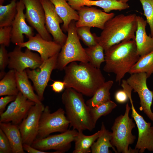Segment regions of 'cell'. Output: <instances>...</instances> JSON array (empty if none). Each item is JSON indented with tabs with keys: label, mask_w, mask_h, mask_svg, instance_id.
I'll list each match as a JSON object with an SVG mask.
<instances>
[{
	"label": "cell",
	"mask_w": 153,
	"mask_h": 153,
	"mask_svg": "<svg viewBox=\"0 0 153 153\" xmlns=\"http://www.w3.org/2000/svg\"><path fill=\"white\" fill-rule=\"evenodd\" d=\"M63 70L65 88H72L87 96L92 97L105 82L100 68L94 67L89 62L78 64L73 62Z\"/></svg>",
	"instance_id": "cell-1"
},
{
	"label": "cell",
	"mask_w": 153,
	"mask_h": 153,
	"mask_svg": "<svg viewBox=\"0 0 153 153\" xmlns=\"http://www.w3.org/2000/svg\"><path fill=\"white\" fill-rule=\"evenodd\" d=\"M105 64L103 70L116 75V81L120 84L140 56L137 52L135 40H127L110 47L105 52Z\"/></svg>",
	"instance_id": "cell-2"
},
{
	"label": "cell",
	"mask_w": 153,
	"mask_h": 153,
	"mask_svg": "<svg viewBox=\"0 0 153 153\" xmlns=\"http://www.w3.org/2000/svg\"><path fill=\"white\" fill-rule=\"evenodd\" d=\"M137 15L135 14L127 15L120 14L114 16L105 24L98 42L106 52L110 47L121 41L134 40L137 29Z\"/></svg>",
	"instance_id": "cell-3"
},
{
	"label": "cell",
	"mask_w": 153,
	"mask_h": 153,
	"mask_svg": "<svg viewBox=\"0 0 153 153\" xmlns=\"http://www.w3.org/2000/svg\"><path fill=\"white\" fill-rule=\"evenodd\" d=\"M65 89L61 98L70 127L77 131H92L95 127L83 95L72 88Z\"/></svg>",
	"instance_id": "cell-4"
},
{
	"label": "cell",
	"mask_w": 153,
	"mask_h": 153,
	"mask_svg": "<svg viewBox=\"0 0 153 153\" xmlns=\"http://www.w3.org/2000/svg\"><path fill=\"white\" fill-rule=\"evenodd\" d=\"M131 107L128 103L126 105L125 112L115 119L111 128V144L115 147L117 153H138L139 150L133 149L129 145L133 143L136 138L132 133L135 127L133 119L129 116Z\"/></svg>",
	"instance_id": "cell-5"
},
{
	"label": "cell",
	"mask_w": 153,
	"mask_h": 153,
	"mask_svg": "<svg viewBox=\"0 0 153 153\" xmlns=\"http://www.w3.org/2000/svg\"><path fill=\"white\" fill-rule=\"evenodd\" d=\"M67 37L59 53L56 69L61 71L70 63L79 61L89 62V58L82 46L76 32V22L72 20L69 26Z\"/></svg>",
	"instance_id": "cell-6"
},
{
	"label": "cell",
	"mask_w": 153,
	"mask_h": 153,
	"mask_svg": "<svg viewBox=\"0 0 153 153\" xmlns=\"http://www.w3.org/2000/svg\"><path fill=\"white\" fill-rule=\"evenodd\" d=\"M122 87L128 96L131 105V116L138 129V138L135 148L138 150L140 153L144 152L146 150L153 152V127L135 109L131 97L132 88L127 83L123 84Z\"/></svg>",
	"instance_id": "cell-7"
},
{
	"label": "cell",
	"mask_w": 153,
	"mask_h": 153,
	"mask_svg": "<svg viewBox=\"0 0 153 153\" xmlns=\"http://www.w3.org/2000/svg\"><path fill=\"white\" fill-rule=\"evenodd\" d=\"M69 125L63 109L60 108L51 113L49 107L46 106L41 115L37 138H44L53 133L64 132Z\"/></svg>",
	"instance_id": "cell-8"
},
{
	"label": "cell",
	"mask_w": 153,
	"mask_h": 153,
	"mask_svg": "<svg viewBox=\"0 0 153 153\" xmlns=\"http://www.w3.org/2000/svg\"><path fill=\"white\" fill-rule=\"evenodd\" d=\"M78 131L74 129H68L61 133L49 135L43 138H37L31 146L39 150L44 151L51 150L57 153H63L68 151L74 141Z\"/></svg>",
	"instance_id": "cell-9"
},
{
	"label": "cell",
	"mask_w": 153,
	"mask_h": 153,
	"mask_svg": "<svg viewBox=\"0 0 153 153\" xmlns=\"http://www.w3.org/2000/svg\"><path fill=\"white\" fill-rule=\"evenodd\" d=\"M126 80L129 85L138 94L140 99V109L143 110L151 120L153 121V112L151 106L153 99V92L148 88L146 80L148 78L145 73H139L131 74Z\"/></svg>",
	"instance_id": "cell-10"
},
{
	"label": "cell",
	"mask_w": 153,
	"mask_h": 153,
	"mask_svg": "<svg viewBox=\"0 0 153 153\" xmlns=\"http://www.w3.org/2000/svg\"><path fill=\"white\" fill-rule=\"evenodd\" d=\"M58 54L42 63L39 69H26L28 77L33 82L37 94L41 101L43 99L44 93L50 79L52 72L56 69Z\"/></svg>",
	"instance_id": "cell-11"
},
{
	"label": "cell",
	"mask_w": 153,
	"mask_h": 153,
	"mask_svg": "<svg viewBox=\"0 0 153 153\" xmlns=\"http://www.w3.org/2000/svg\"><path fill=\"white\" fill-rule=\"evenodd\" d=\"M25 6L26 20L44 39L52 41L45 26L44 9L40 0H20Z\"/></svg>",
	"instance_id": "cell-12"
},
{
	"label": "cell",
	"mask_w": 153,
	"mask_h": 153,
	"mask_svg": "<svg viewBox=\"0 0 153 153\" xmlns=\"http://www.w3.org/2000/svg\"><path fill=\"white\" fill-rule=\"evenodd\" d=\"M44 107L42 103H35L19 124L23 144L31 145L37 138L40 119Z\"/></svg>",
	"instance_id": "cell-13"
},
{
	"label": "cell",
	"mask_w": 153,
	"mask_h": 153,
	"mask_svg": "<svg viewBox=\"0 0 153 153\" xmlns=\"http://www.w3.org/2000/svg\"><path fill=\"white\" fill-rule=\"evenodd\" d=\"M22 48L17 46L13 51L8 53V68L19 72L27 68L35 69L39 68L43 63L40 55L27 48L23 52Z\"/></svg>",
	"instance_id": "cell-14"
},
{
	"label": "cell",
	"mask_w": 153,
	"mask_h": 153,
	"mask_svg": "<svg viewBox=\"0 0 153 153\" xmlns=\"http://www.w3.org/2000/svg\"><path fill=\"white\" fill-rule=\"evenodd\" d=\"M35 103L19 92L15 99L0 114V122H11L12 124L18 125L26 117L30 109Z\"/></svg>",
	"instance_id": "cell-15"
},
{
	"label": "cell",
	"mask_w": 153,
	"mask_h": 153,
	"mask_svg": "<svg viewBox=\"0 0 153 153\" xmlns=\"http://www.w3.org/2000/svg\"><path fill=\"white\" fill-rule=\"evenodd\" d=\"M77 11L79 19L76 22V27L87 26L103 30L106 23L115 16L114 13H107L92 7L84 6Z\"/></svg>",
	"instance_id": "cell-16"
},
{
	"label": "cell",
	"mask_w": 153,
	"mask_h": 153,
	"mask_svg": "<svg viewBox=\"0 0 153 153\" xmlns=\"http://www.w3.org/2000/svg\"><path fill=\"white\" fill-rule=\"evenodd\" d=\"M43 8L45 17V26L54 41L62 47L65 44L67 35L63 33L60 24L63 23L58 15L53 4L49 0H40Z\"/></svg>",
	"instance_id": "cell-17"
},
{
	"label": "cell",
	"mask_w": 153,
	"mask_h": 153,
	"mask_svg": "<svg viewBox=\"0 0 153 153\" xmlns=\"http://www.w3.org/2000/svg\"><path fill=\"white\" fill-rule=\"evenodd\" d=\"M21 47H26L37 52L43 63L50 58L58 54L61 46L54 41L44 39L38 33L28 39L26 42L16 44Z\"/></svg>",
	"instance_id": "cell-18"
},
{
	"label": "cell",
	"mask_w": 153,
	"mask_h": 153,
	"mask_svg": "<svg viewBox=\"0 0 153 153\" xmlns=\"http://www.w3.org/2000/svg\"><path fill=\"white\" fill-rule=\"evenodd\" d=\"M25 8L20 0L17 3V12L11 25V42L16 45L24 42L25 35L28 39L34 35L33 28L28 25L24 10Z\"/></svg>",
	"instance_id": "cell-19"
},
{
	"label": "cell",
	"mask_w": 153,
	"mask_h": 153,
	"mask_svg": "<svg viewBox=\"0 0 153 153\" xmlns=\"http://www.w3.org/2000/svg\"><path fill=\"white\" fill-rule=\"evenodd\" d=\"M68 4L74 10H77L81 7L86 6H96L103 9L107 13L113 10L121 11L128 8L129 6L118 0H66Z\"/></svg>",
	"instance_id": "cell-20"
},
{
	"label": "cell",
	"mask_w": 153,
	"mask_h": 153,
	"mask_svg": "<svg viewBox=\"0 0 153 153\" xmlns=\"http://www.w3.org/2000/svg\"><path fill=\"white\" fill-rule=\"evenodd\" d=\"M137 26L135 41L137 53L141 57L153 51V37L148 36L146 34V20L139 16H137Z\"/></svg>",
	"instance_id": "cell-21"
},
{
	"label": "cell",
	"mask_w": 153,
	"mask_h": 153,
	"mask_svg": "<svg viewBox=\"0 0 153 153\" xmlns=\"http://www.w3.org/2000/svg\"><path fill=\"white\" fill-rule=\"evenodd\" d=\"M49 0L54 5L56 12L63 20L62 30L64 32H67L71 22L78 20L77 11L70 6L66 0Z\"/></svg>",
	"instance_id": "cell-22"
},
{
	"label": "cell",
	"mask_w": 153,
	"mask_h": 153,
	"mask_svg": "<svg viewBox=\"0 0 153 153\" xmlns=\"http://www.w3.org/2000/svg\"><path fill=\"white\" fill-rule=\"evenodd\" d=\"M0 129L8 138L12 153H24L22 136L18 126L9 122H0Z\"/></svg>",
	"instance_id": "cell-23"
},
{
	"label": "cell",
	"mask_w": 153,
	"mask_h": 153,
	"mask_svg": "<svg viewBox=\"0 0 153 153\" xmlns=\"http://www.w3.org/2000/svg\"><path fill=\"white\" fill-rule=\"evenodd\" d=\"M15 75L17 86L19 91L27 99L35 103H42L34 91L26 70L20 72L15 71Z\"/></svg>",
	"instance_id": "cell-24"
},
{
	"label": "cell",
	"mask_w": 153,
	"mask_h": 153,
	"mask_svg": "<svg viewBox=\"0 0 153 153\" xmlns=\"http://www.w3.org/2000/svg\"><path fill=\"white\" fill-rule=\"evenodd\" d=\"M102 132V129L98 131L93 135H86L83 131H78L75 139L74 149L73 153H88L91 152V147L93 143L97 140Z\"/></svg>",
	"instance_id": "cell-25"
},
{
	"label": "cell",
	"mask_w": 153,
	"mask_h": 153,
	"mask_svg": "<svg viewBox=\"0 0 153 153\" xmlns=\"http://www.w3.org/2000/svg\"><path fill=\"white\" fill-rule=\"evenodd\" d=\"M101 129L102 132L91 147L92 153H112L109 149L111 148L116 153L117 152L110 142L112 138L111 132L107 130L103 122L101 124Z\"/></svg>",
	"instance_id": "cell-26"
},
{
	"label": "cell",
	"mask_w": 153,
	"mask_h": 153,
	"mask_svg": "<svg viewBox=\"0 0 153 153\" xmlns=\"http://www.w3.org/2000/svg\"><path fill=\"white\" fill-rule=\"evenodd\" d=\"M113 83L112 80L105 81L97 89L92 97L86 101L87 105L91 108L99 106L110 100L109 91Z\"/></svg>",
	"instance_id": "cell-27"
},
{
	"label": "cell",
	"mask_w": 153,
	"mask_h": 153,
	"mask_svg": "<svg viewBox=\"0 0 153 153\" xmlns=\"http://www.w3.org/2000/svg\"><path fill=\"white\" fill-rule=\"evenodd\" d=\"M19 92L17 86L15 71L10 69L0 81V96H16Z\"/></svg>",
	"instance_id": "cell-28"
},
{
	"label": "cell",
	"mask_w": 153,
	"mask_h": 153,
	"mask_svg": "<svg viewBox=\"0 0 153 153\" xmlns=\"http://www.w3.org/2000/svg\"><path fill=\"white\" fill-rule=\"evenodd\" d=\"M139 73H146L148 78L153 73V51L140 57L129 73L131 74Z\"/></svg>",
	"instance_id": "cell-29"
},
{
	"label": "cell",
	"mask_w": 153,
	"mask_h": 153,
	"mask_svg": "<svg viewBox=\"0 0 153 153\" xmlns=\"http://www.w3.org/2000/svg\"><path fill=\"white\" fill-rule=\"evenodd\" d=\"M18 1L11 0L7 5H0V27L11 26L17 14Z\"/></svg>",
	"instance_id": "cell-30"
},
{
	"label": "cell",
	"mask_w": 153,
	"mask_h": 153,
	"mask_svg": "<svg viewBox=\"0 0 153 153\" xmlns=\"http://www.w3.org/2000/svg\"><path fill=\"white\" fill-rule=\"evenodd\" d=\"M89 59V62L94 67L100 68L101 63L105 62L104 49L98 43L95 45L85 48Z\"/></svg>",
	"instance_id": "cell-31"
},
{
	"label": "cell",
	"mask_w": 153,
	"mask_h": 153,
	"mask_svg": "<svg viewBox=\"0 0 153 153\" xmlns=\"http://www.w3.org/2000/svg\"><path fill=\"white\" fill-rule=\"evenodd\" d=\"M116 106V104L110 100L99 106L90 108V116L94 127L100 117L109 114Z\"/></svg>",
	"instance_id": "cell-32"
},
{
	"label": "cell",
	"mask_w": 153,
	"mask_h": 153,
	"mask_svg": "<svg viewBox=\"0 0 153 153\" xmlns=\"http://www.w3.org/2000/svg\"><path fill=\"white\" fill-rule=\"evenodd\" d=\"M90 29V27L87 26L76 27L78 38L88 47L95 45L98 43V36L95 33H92Z\"/></svg>",
	"instance_id": "cell-33"
},
{
	"label": "cell",
	"mask_w": 153,
	"mask_h": 153,
	"mask_svg": "<svg viewBox=\"0 0 153 153\" xmlns=\"http://www.w3.org/2000/svg\"><path fill=\"white\" fill-rule=\"evenodd\" d=\"M139 0L142 5L147 23L150 26V35L153 37V0Z\"/></svg>",
	"instance_id": "cell-34"
},
{
	"label": "cell",
	"mask_w": 153,
	"mask_h": 153,
	"mask_svg": "<svg viewBox=\"0 0 153 153\" xmlns=\"http://www.w3.org/2000/svg\"><path fill=\"white\" fill-rule=\"evenodd\" d=\"M5 46L3 44L0 46V77L2 79L6 73L5 70L8 66L9 62L8 53L5 48Z\"/></svg>",
	"instance_id": "cell-35"
},
{
	"label": "cell",
	"mask_w": 153,
	"mask_h": 153,
	"mask_svg": "<svg viewBox=\"0 0 153 153\" xmlns=\"http://www.w3.org/2000/svg\"><path fill=\"white\" fill-rule=\"evenodd\" d=\"M12 26L0 27V44L8 46L11 41Z\"/></svg>",
	"instance_id": "cell-36"
},
{
	"label": "cell",
	"mask_w": 153,
	"mask_h": 153,
	"mask_svg": "<svg viewBox=\"0 0 153 153\" xmlns=\"http://www.w3.org/2000/svg\"><path fill=\"white\" fill-rule=\"evenodd\" d=\"M12 149L9 141L3 131L0 129V153H11Z\"/></svg>",
	"instance_id": "cell-37"
},
{
	"label": "cell",
	"mask_w": 153,
	"mask_h": 153,
	"mask_svg": "<svg viewBox=\"0 0 153 153\" xmlns=\"http://www.w3.org/2000/svg\"><path fill=\"white\" fill-rule=\"evenodd\" d=\"M16 96L8 95L0 98V114L5 111V107L8 104L15 99Z\"/></svg>",
	"instance_id": "cell-38"
},
{
	"label": "cell",
	"mask_w": 153,
	"mask_h": 153,
	"mask_svg": "<svg viewBox=\"0 0 153 153\" xmlns=\"http://www.w3.org/2000/svg\"><path fill=\"white\" fill-rule=\"evenodd\" d=\"M115 98L118 103H123L126 102L129 98L126 92L123 89L119 90L116 92Z\"/></svg>",
	"instance_id": "cell-39"
},
{
	"label": "cell",
	"mask_w": 153,
	"mask_h": 153,
	"mask_svg": "<svg viewBox=\"0 0 153 153\" xmlns=\"http://www.w3.org/2000/svg\"><path fill=\"white\" fill-rule=\"evenodd\" d=\"M53 82L50 85L53 91L54 92L59 93L62 92L65 88V82L59 80L53 81Z\"/></svg>",
	"instance_id": "cell-40"
},
{
	"label": "cell",
	"mask_w": 153,
	"mask_h": 153,
	"mask_svg": "<svg viewBox=\"0 0 153 153\" xmlns=\"http://www.w3.org/2000/svg\"><path fill=\"white\" fill-rule=\"evenodd\" d=\"M23 148L24 151L29 153H50L51 152H45L37 149L31 145L26 144H23Z\"/></svg>",
	"instance_id": "cell-41"
},
{
	"label": "cell",
	"mask_w": 153,
	"mask_h": 153,
	"mask_svg": "<svg viewBox=\"0 0 153 153\" xmlns=\"http://www.w3.org/2000/svg\"><path fill=\"white\" fill-rule=\"evenodd\" d=\"M129 0H118L119 1H121L124 3H127V2Z\"/></svg>",
	"instance_id": "cell-42"
},
{
	"label": "cell",
	"mask_w": 153,
	"mask_h": 153,
	"mask_svg": "<svg viewBox=\"0 0 153 153\" xmlns=\"http://www.w3.org/2000/svg\"><path fill=\"white\" fill-rule=\"evenodd\" d=\"M4 0H0V5H2L4 2Z\"/></svg>",
	"instance_id": "cell-43"
},
{
	"label": "cell",
	"mask_w": 153,
	"mask_h": 153,
	"mask_svg": "<svg viewBox=\"0 0 153 153\" xmlns=\"http://www.w3.org/2000/svg\"></svg>",
	"instance_id": "cell-44"
}]
</instances>
